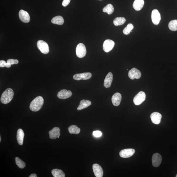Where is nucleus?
I'll list each match as a JSON object with an SVG mask.
<instances>
[{"instance_id": "1", "label": "nucleus", "mask_w": 177, "mask_h": 177, "mask_svg": "<svg viewBox=\"0 0 177 177\" xmlns=\"http://www.w3.org/2000/svg\"><path fill=\"white\" fill-rule=\"evenodd\" d=\"M44 99L42 97L39 96L35 98L30 103V109L32 111L37 112L42 107Z\"/></svg>"}, {"instance_id": "2", "label": "nucleus", "mask_w": 177, "mask_h": 177, "mask_svg": "<svg viewBox=\"0 0 177 177\" xmlns=\"http://www.w3.org/2000/svg\"><path fill=\"white\" fill-rule=\"evenodd\" d=\"M14 93L13 90L10 88H7L2 93L1 101V103L5 104L9 103L13 98Z\"/></svg>"}, {"instance_id": "3", "label": "nucleus", "mask_w": 177, "mask_h": 177, "mask_svg": "<svg viewBox=\"0 0 177 177\" xmlns=\"http://www.w3.org/2000/svg\"><path fill=\"white\" fill-rule=\"evenodd\" d=\"M37 45L38 49L42 53L46 54L49 53V45L45 41L42 40H39L38 41Z\"/></svg>"}, {"instance_id": "4", "label": "nucleus", "mask_w": 177, "mask_h": 177, "mask_svg": "<svg viewBox=\"0 0 177 177\" xmlns=\"http://www.w3.org/2000/svg\"><path fill=\"white\" fill-rule=\"evenodd\" d=\"M76 56L79 58L84 57L86 54V49L84 44L80 43L77 45L76 49Z\"/></svg>"}, {"instance_id": "5", "label": "nucleus", "mask_w": 177, "mask_h": 177, "mask_svg": "<svg viewBox=\"0 0 177 177\" xmlns=\"http://www.w3.org/2000/svg\"><path fill=\"white\" fill-rule=\"evenodd\" d=\"M146 98L145 93L140 91L135 96L133 99L134 103L136 105H139L145 101Z\"/></svg>"}, {"instance_id": "6", "label": "nucleus", "mask_w": 177, "mask_h": 177, "mask_svg": "<svg viewBox=\"0 0 177 177\" xmlns=\"http://www.w3.org/2000/svg\"><path fill=\"white\" fill-rule=\"evenodd\" d=\"M135 153V150L133 149H127L121 150L120 155L123 158H128L132 156Z\"/></svg>"}, {"instance_id": "7", "label": "nucleus", "mask_w": 177, "mask_h": 177, "mask_svg": "<svg viewBox=\"0 0 177 177\" xmlns=\"http://www.w3.org/2000/svg\"><path fill=\"white\" fill-rule=\"evenodd\" d=\"M151 17L152 21L154 25H157L159 24L161 18L158 10L154 9L152 11Z\"/></svg>"}, {"instance_id": "8", "label": "nucleus", "mask_w": 177, "mask_h": 177, "mask_svg": "<svg viewBox=\"0 0 177 177\" xmlns=\"http://www.w3.org/2000/svg\"><path fill=\"white\" fill-rule=\"evenodd\" d=\"M128 76L129 78L132 80L135 79H139L142 76V74L139 70L134 68L129 71Z\"/></svg>"}, {"instance_id": "9", "label": "nucleus", "mask_w": 177, "mask_h": 177, "mask_svg": "<svg viewBox=\"0 0 177 177\" xmlns=\"http://www.w3.org/2000/svg\"><path fill=\"white\" fill-rule=\"evenodd\" d=\"M115 45L114 41L110 40L105 41L103 44V49L104 51L108 52L111 51Z\"/></svg>"}, {"instance_id": "10", "label": "nucleus", "mask_w": 177, "mask_h": 177, "mask_svg": "<svg viewBox=\"0 0 177 177\" xmlns=\"http://www.w3.org/2000/svg\"><path fill=\"white\" fill-rule=\"evenodd\" d=\"M162 160V156L159 154L156 153L153 154L152 158V164L154 167L159 166Z\"/></svg>"}, {"instance_id": "11", "label": "nucleus", "mask_w": 177, "mask_h": 177, "mask_svg": "<svg viewBox=\"0 0 177 177\" xmlns=\"http://www.w3.org/2000/svg\"><path fill=\"white\" fill-rule=\"evenodd\" d=\"M72 95V93L70 91H67L66 89H63L58 92L57 96L58 98L62 99H65L69 98Z\"/></svg>"}, {"instance_id": "12", "label": "nucleus", "mask_w": 177, "mask_h": 177, "mask_svg": "<svg viewBox=\"0 0 177 177\" xmlns=\"http://www.w3.org/2000/svg\"><path fill=\"white\" fill-rule=\"evenodd\" d=\"M92 74L90 73H84L76 74L73 76L74 79L76 81L81 80H87L92 77Z\"/></svg>"}, {"instance_id": "13", "label": "nucleus", "mask_w": 177, "mask_h": 177, "mask_svg": "<svg viewBox=\"0 0 177 177\" xmlns=\"http://www.w3.org/2000/svg\"><path fill=\"white\" fill-rule=\"evenodd\" d=\"M19 18L23 23H28L30 21V16L28 13L23 10L19 11Z\"/></svg>"}, {"instance_id": "14", "label": "nucleus", "mask_w": 177, "mask_h": 177, "mask_svg": "<svg viewBox=\"0 0 177 177\" xmlns=\"http://www.w3.org/2000/svg\"><path fill=\"white\" fill-rule=\"evenodd\" d=\"M93 173L96 177L103 176V171L100 165L98 164H94L93 165Z\"/></svg>"}, {"instance_id": "15", "label": "nucleus", "mask_w": 177, "mask_h": 177, "mask_svg": "<svg viewBox=\"0 0 177 177\" xmlns=\"http://www.w3.org/2000/svg\"><path fill=\"white\" fill-rule=\"evenodd\" d=\"M60 129L59 127H55L49 132V137L51 139L59 138L60 135Z\"/></svg>"}, {"instance_id": "16", "label": "nucleus", "mask_w": 177, "mask_h": 177, "mask_svg": "<svg viewBox=\"0 0 177 177\" xmlns=\"http://www.w3.org/2000/svg\"><path fill=\"white\" fill-rule=\"evenodd\" d=\"M150 118L152 122L155 124H159L161 122L162 115L158 112H155L152 113Z\"/></svg>"}, {"instance_id": "17", "label": "nucleus", "mask_w": 177, "mask_h": 177, "mask_svg": "<svg viewBox=\"0 0 177 177\" xmlns=\"http://www.w3.org/2000/svg\"><path fill=\"white\" fill-rule=\"evenodd\" d=\"M122 99V96L120 93H117L114 94L112 98L113 104L115 106L119 105Z\"/></svg>"}, {"instance_id": "18", "label": "nucleus", "mask_w": 177, "mask_h": 177, "mask_svg": "<svg viewBox=\"0 0 177 177\" xmlns=\"http://www.w3.org/2000/svg\"><path fill=\"white\" fill-rule=\"evenodd\" d=\"M113 80V75L111 72H109L107 74L104 80V86L107 88H109L111 86Z\"/></svg>"}, {"instance_id": "19", "label": "nucleus", "mask_w": 177, "mask_h": 177, "mask_svg": "<svg viewBox=\"0 0 177 177\" xmlns=\"http://www.w3.org/2000/svg\"><path fill=\"white\" fill-rule=\"evenodd\" d=\"M24 137V133L23 130L21 129H18L17 132L16 138L18 142L19 145H23Z\"/></svg>"}, {"instance_id": "20", "label": "nucleus", "mask_w": 177, "mask_h": 177, "mask_svg": "<svg viewBox=\"0 0 177 177\" xmlns=\"http://www.w3.org/2000/svg\"><path fill=\"white\" fill-rule=\"evenodd\" d=\"M91 102L88 100H85L83 99L80 102V104L78 107L77 108V109L78 110H81L91 105Z\"/></svg>"}, {"instance_id": "21", "label": "nucleus", "mask_w": 177, "mask_h": 177, "mask_svg": "<svg viewBox=\"0 0 177 177\" xmlns=\"http://www.w3.org/2000/svg\"><path fill=\"white\" fill-rule=\"evenodd\" d=\"M144 4V0H135L133 4V7L135 10L139 11L142 9Z\"/></svg>"}, {"instance_id": "22", "label": "nucleus", "mask_w": 177, "mask_h": 177, "mask_svg": "<svg viewBox=\"0 0 177 177\" xmlns=\"http://www.w3.org/2000/svg\"><path fill=\"white\" fill-rule=\"evenodd\" d=\"M51 22L52 23L62 25L64 23V20L62 16H57L52 18Z\"/></svg>"}, {"instance_id": "23", "label": "nucleus", "mask_w": 177, "mask_h": 177, "mask_svg": "<svg viewBox=\"0 0 177 177\" xmlns=\"http://www.w3.org/2000/svg\"><path fill=\"white\" fill-rule=\"evenodd\" d=\"M52 173L54 177H65V174L62 170L54 169L52 171Z\"/></svg>"}, {"instance_id": "24", "label": "nucleus", "mask_w": 177, "mask_h": 177, "mask_svg": "<svg viewBox=\"0 0 177 177\" xmlns=\"http://www.w3.org/2000/svg\"><path fill=\"white\" fill-rule=\"evenodd\" d=\"M68 131L71 134H79L81 132V129L76 125H73L69 127Z\"/></svg>"}, {"instance_id": "25", "label": "nucleus", "mask_w": 177, "mask_h": 177, "mask_svg": "<svg viewBox=\"0 0 177 177\" xmlns=\"http://www.w3.org/2000/svg\"><path fill=\"white\" fill-rule=\"evenodd\" d=\"M126 22V19L123 17H117L113 21V23L116 26L122 25Z\"/></svg>"}, {"instance_id": "26", "label": "nucleus", "mask_w": 177, "mask_h": 177, "mask_svg": "<svg viewBox=\"0 0 177 177\" xmlns=\"http://www.w3.org/2000/svg\"><path fill=\"white\" fill-rule=\"evenodd\" d=\"M114 8L111 4H108L103 8V11L107 13L108 14L111 15L114 11Z\"/></svg>"}, {"instance_id": "27", "label": "nucleus", "mask_w": 177, "mask_h": 177, "mask_svg": "<svg viewBox=\"0 0 177 177\" xmlns=\"http://www.w3.org/2000/svg\"><path fill=\"white\" fill-rule=\"evenodd\" d=\"M168 26L171 31H177V20H173L170 21Z\"/></svg>"}, {"instance_id": "28", "label": "nucleus", "mask_w": 177, "mask_h": 177, "mask_svg": "<svg viewBox=\"0 0 177 177\" xmlns=\"http://www.w3.org/2000/svg\"><path fill=\"white\" fill-rule=\"evenodd\" d=\"M15 161L18 167L21 169H23L26 166L25 163L21 160L18 157H16L15 158Z\"/></svg>"}, {"instance_id": "29", "label": "nucleus", "mask_w": 177, "mask_h": 177, "mask_svg": "<svg viewBox=\"0 0 177 177\" xmlns=\"http://www.w3.org/2000/svg\"><path fill=\"white\" fill-rule=\"evenodd\" d=\"M134 28L133 25L131 23H129L127 25V26L123 30V33L125 35H129Z\"/></svg>"}, {"instance_id": "30", "label": "nucleus", "mask_w": 177, "mask_h": 177, "mask_svg": "<svg viewBox=\"0 0 177 177\" xmlns=\"http://www.w3.org/2000/svg\"><path fill=\"white\" fill-rule=\"evenodd\" d=\"M7 62L9 63L11 65L16 64L18 63V61L17 59H10L7 61Z\"/></svg>"}, {"instance_id": "31", "label": "nucleus", "mask_w": 177, "mask_h": 177, "mask_svg": "<svg viewBox=\"0 0 177 177\" xmlns=\"http://www.w3.org/2000/svg\"><path fill=\"white\" fill-rule=\"evenodd\" d=\"M93 136L96 137H100L102 136V133L101 132L99 131H94L93 132Z\"/></svg>"}, {"instance_id": "32", "label": "nucleus", "mask_w": 177, "mask_h": 177, "mask_svg": "<svg viewBox=\"0 0 177 177\" xmlns=\"http://www.w3.org/2000/svg\"><path fill=\"white\" fill-rule=\"evenodd\" d=\"M71 0H63L62 5L64 7H66L70 3Z\"/></svg>"}, {"instance_id": "33", "label": "nucleus", "mask_w": 177, "mask_h": 177, "mask_svg": "<svg viewBox=\"0 0 177 177\" xmlns=\"http://www.w3.org/2000/svg\"><path fill=\"white\" fill-rule=\"evenodd\" d=\"M6 62L4 60H1L0 61V67L3 68L5 67Z\"/></svg>"}, {"instance_id": "34", "label": "nucleus", "mask_w": 177, "mask_h": 177, "mask_svg": "<svg viewBox=\"0 0 177 177\" xmlns=\"http://www.w3.org/2000/svg\"><path fill=\"white\" fill-rule=\"evenodd\" d=\"M11 64L7 62L6 65H5V67L8 68H10L11 67Z\"/></svg>"}, {"instance_id": "35", "label": "nucleus", "mask_w": 177, "mask_h": 177, "mask_svg": "<svg viewBox=\"0 0 177 177\" xmlns=\"http://www.w3.org/2000/svg\"><path fill=\"white\" fill-rule=\"evenodd\" d=\"M29 177H37V176L36 174L35 173H32L31 175H30Z\"/></svg>"}, {"instance_id": "36", "label": "nucleus", "mask_w": 177, "mask_h": 177, "mask_svg": "<svg viewBox=\"0 0 177 177\" xmlns=\"http://www.w3.org/2000/svg\"><path fill=\"white\" fill-rule=\"evenodd\" d=\"M1 142V136H0V142Z\"/></svg>"}, {"instance_id": "37", "label": "nucleus", "mask_w": 177, "mask_h": 177, "mask_svg": "<svg viewBox=\"0 0 177 177\" xmlns=\"http://www.w3.org/2000/svg\"><path fill=\"white\" fill-rule=\"evenodd\" d=\"M176 177H177V175H176Z\"/></svg>"}, {"instance_id": "38", "label": "nucleus", "mask_w": 177, "mask_h": 177, "mask_svg": "<svg viewBox=\"0 0 177 177\" xmlns=\"http://www.w3.org/2000/svg\"><path fill=\"white\" fill-rule=\"evenodd\" d=\"M99 1H101V0H99Z\"/></svg>"}]
</instances>
